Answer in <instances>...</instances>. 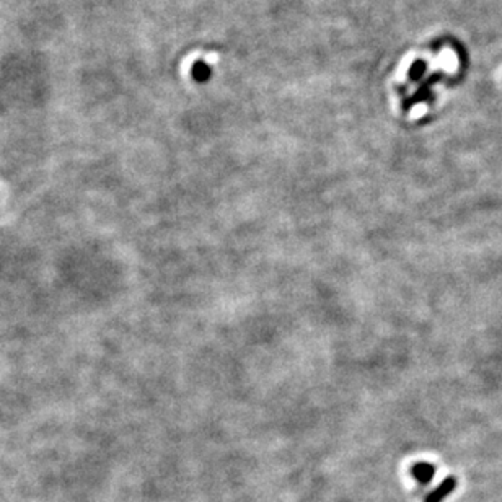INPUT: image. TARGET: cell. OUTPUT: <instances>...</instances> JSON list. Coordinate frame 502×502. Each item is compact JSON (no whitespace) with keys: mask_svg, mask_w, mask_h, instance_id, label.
Here are the masks:
<instances>
[{"mask_svg":"<svg viewBox=\"0 0 502 502\" xmlns=\"http://www.w3.org/2000/svg\"><path fill=\"white\" fill-rule=\"evenodd\" d=\"M439 79H442V74H440V72H439V74H436V75H432L431 79H427L426 82H424L420 90L416 92L415 97H412V98L410 100V103H406V106H410V105H412V103H417V102H424V100H427L429 97H431V87H432L434 83H436Z\"/></svg>","mask_w":502,"mask_h":502,"instance_id":"3957f363","label":"cell"},{"mask_svg":"<svg viewBox=\"0 0 502 502\" xmlns=\"http://www.w3.org/2000/svg\"><path fill=\"white\" fill-rule=\"evenodd\" d=\"M426 69H427V64L424 63V60H416L410 70L411 80H420L421 77L424 75V72H426Z\"/></svg>","mask_w":502,"mask_h":502,"instance_id":"277c9868","label":"cell"},{"mask_svg":"<svg viewBox=\"0 0 502 502\" xmlns=\"http://www.w3.org/2000/svg\"><path fill=\"white\" fill-rule=\"evenodd\" d=\"M455 488H456V478L447 476L436 489L429 493L426 502H442L445 498H449V496L454 493Z\"/></svg>","mask_w":502,"mask_h":502,"instance_id":"6da1fadb","label":"cell"},{"mask_svg":"<svg viewBox=\"0 0 502 502\" xmlns=\"http://www.w3.org/2000/svg\"><path fill=\"white\" fill-rule=\"evenodd\" d=\"M437 468L432 465V463L427 461H420L416 465H412L411 468V475L420 484H429L436 476Z\"/></svg>","mask_w":502,"mask_h":502,"instance_id":"7a4b0ae2","label":"cell"}]
</instances>
